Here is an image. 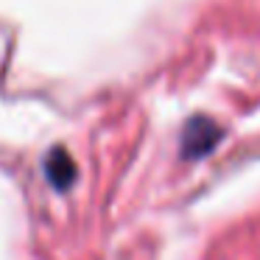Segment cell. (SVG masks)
Returning a JSON list of instances; mask_svg holds the SVG:
<instances>
[{"mask_svg": "<svg viewBox=\"0 0 260 260\" xmlns=\"http://www.w3.org/2000/svg\"><path fill=\"white\" fill-rule=\"evenodd\" d=\"M218 135H221L218 126H213L204 118H196L190 126H187L185 137H182V151H185L187 157H202L204 151H210V148L215 146Z\"/></svg>", "mask_w": 260, "mask_h": 260, "instance_id": "1", "label": "cell"}, {"mask_svg": "<svg viewBox=\"0 0 260 260\" xmlns=\"http://www.w3.org/2000/svg\"><path fill=\"white\" fill-rule=\"evenodd\" d=\"M45 174H48V179H51L59 190H64V187L73 182V176H76L73 159H70L62 148H56V151L48 154V159H45Z\"/></svg>", "mask_w": 260, "mask_h": 260, "instance_id": "2", "label": "cell"}]
</instances>
